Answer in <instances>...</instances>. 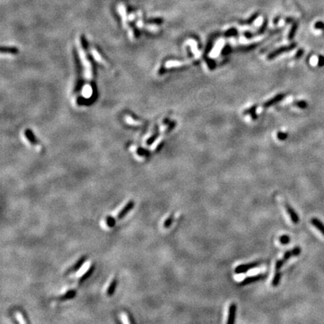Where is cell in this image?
<instances>
[{
	"mask_svg": "<svg viewBox=\"0 0 324 324\" xmlns=\"http://www.w3.org/2000/svg\"><path fill=\"white\" fill-rule=\"evenodd\" d=\"M78 44V51H79V56H80V60L82 62V64L84 67V75L86 80H90L92 77V65L91 63L90 62L89 59H87L86 54L85 51H83V48L81 47L80 43Z\"/></svg>",
	"mask_w": 324,
	"mask_h": 324,
	"instance_id": "cell-1",
	"label": "cell"
},
{
	"mask_svg": "<svg viewBox=\"0 0 324 324\" xmlns=\"http://www.w3.org/2000/svg\"><path fill=\"white\" fill-rule=\"evenodd\" d=\"M260 265V262H252V263H248L246 264H242V265H239L238 266L236 267L235 269V273L236 274H242V273H245L248 271H249L252 269L256 268L257 266Z\"/></svg>",
	"mask_w": 324,
	"mask_h": 324,
	"instance_id": "cell-2",
	"label": "cell"
},
{
	"mask_svg": "<svg viewBox=\"0 0 324 324\" xmlns=\"http://www.w3.org/2000/svg\"><path fill=\"white\" fill-rule=\"evenodd\" d=\"M86 259H87V256H86V255L82 256V257H81L74 264V265L71 266L70 268L68 269L67 271L65 272V275H69V274L76 273V272L78 271L81 267H82V266L83 265L84 263H85Z\"/></svg>",
	"mask_w": 324,
	"mask_h": 324,
	"instance_id": "cell-3",
	"label": "cell"
},
{
	"mask_svg": "<svg viewBox=\"0 0 324 324\" xmlns=\"http://www.w3.org/2000/svg\"><path fill=\"white\" fill-rule=\"evenodd\" d=\"M236 312H237V306L236 304L232 303L231 304L228 310V318L227 320V324H233L236 322Z\"/></svg>",
	"mask_w": 324,
	"mask_h": 324,
	"instance_id": "cell-4",
	"label": "cell"
},
{
	"mask_svg": "<svg viewBox=\"0 0 324 324\" xmlns=\"http://www.w3.org/2000/svg\"><path fill=\"white\" fill-rule=\"evenodd\" d=\"M266 278V275H263V274H259V275H254V276H249V277H247L246 278H245L242 282H240L239 285H241V286H245V285L254 283V282H256V281H260V280L263 279V278Z\"/></svg>",
	"mask_w": 324,
	"mask_h": 324,
	"instance_id": "cell-5",
	"label": "cell"
},
{
	"mask_svg": "<svg viewBox=\"0 0 324 324\" xmlns=\"http://www.w3.org/2000/svg\"><path fill=\"white\" fill-rule=\"evenodd\" d=\"M285 208H286L287 212L290 217H291V221H292V222L295 224H297L299 222V218L298 214L296 213V212L294 210V209L293 208L289 203L285 204Z\"/></svg>",
	"mask_w": 324,
	"mask_h": 324,
	"instance_id": "cell-6",
	"label": "cell"
},
{
	"mask_svg": "<svg viewBox=\"0 0 324 324\" xmlns=\"http://www.w3.org/2000/svg\"><path fill=\"white\" fill-rule=\"evenodd\" d=\"M134 200H130V201L128 202L127 203L125 204V206L122 209L121 211L118 213L117 218H119V219H122V218H124V217L125 216V215H127V214L129 213L133 208H134Z\"/></svg>",
	"mask_w": 324,
	"mask_h": 324,
	"instance_id": "cell-7",
	"label": "cell"
},
{
	"mask_svg": "<svg viewBox=\"0 0 324 324\" xmlns=\"http://www.w3.org/2000/svg\"><path fill=\"white\" fill-rule=\"evenodd\" d=\"M311 223L324 236V224L320 220H319L318 218H313L311 220Z\"/></svg>",
	"mask_w": 324,
	"mask_h": 324,
	"instance_id": "cell-8",
	"label": "cell"
},
{
	"mask_svg": "<svg viewBox=\"0 0 324 324\" xmlns=\"http://www.w3.org/2000/svg\"><path fill=\"white\" fill-rule=\"evenodd\" d=\"M116 287H117V279L115 278L112 280L111 283L110 284L109 287H108L107 291V295L108 296H113V294L115 293V291H116Z\"/></svg>",
	"mask_w": 324,
	"mask_h": 324,
	"instance_id": "cell-9",
	"label": "cell"
},
{
	"mask_svg": "<svg viewBox=\"0 0 324 324\" xmlns=\"http://www.w3.org/2000/svg\"><path fill=\"white\" fill-rule=\"evenodd\" d=\"M76 296V291L74 290H71V291H67L66 293H65L62 296H59V299L61 301H66L69 300V299H73V298L75 297Z\"/></svg>",
	"mask_w": 324,
	"mask_h": 324,
	"instance_id": "cell-10",
	"label": "cell"
},
{
	"mask_svg": "<svg viewBox=\"0 0 324 324\" xmlns=\"http://www.w3.org/2000/svg\"><path fill=\"white\" fill-rule=\"evenodd\" d=\"M95 265H92L91 266H90V268H89V269L87 270V271L86 272V273H84L83 275H82V276H81V278H80V283L83 282V281H85L86 280L88 279L89 278H90V277H91V275L94 273V270H95Z\"/></svg>",
	"mask_w": 324,
	"mask_h": 324,
	"instance_id": "cell-11",
	"label": "cell"
},
{
	"mask_svg": "<svg viewBox=\"0 0 324 324\" xmlns=\"http://www.w3.org/2000/svg\"><path fill=\"white\" fill-rule=\"evenodd\" d=\"M91 53H92V56H93L94 59H95V60L98 62L101 63V64L106 65V62H105V61L104 60V59L101 57V56L100 55V53H98V52L96 50L92 49L91 50Z\"/></svg>",
	"mask_w": 324,
	"mask_h": 324,
	"instance_id": "cell-12",
	"label": "cell"
},
{
	"mask_svg": "<svg viewBox=\"0 0 324 324\" xmlns=\"http://www.w3.org/2000/svg\"><path fill=\"white\" fill-rule=\"evenodd\" d=\"M82 94H83V97H85V98H89L90 97H91V95L92 94V87L90 86V85L84 86Z\"/></svg>",
	"mask_w": 324,
	"mask_h": 324,
	"instance_id": "cell-13",
	"label": "cell"
},
{
	"mask_svg": "<svg viewBox=\"0 0 324 324\" xmlns=\"http://www.w3.org/2000/svg\"><path fill=\"white\" fill-rule=\"evenodd\" d=\"M281 273H280L279 270H276V272H275V275H274V277H273V282H272V284H273V287L278 286V284H279L280 282V281H281Z\"/></svg>",
	"mask_w": 324,
	"mask_h": 324,
	"instance_id": "cell-14",
	"label": "cell"
},
{
	"mask_svg": "<svg viewBox=\"0 0 324 324\" xmlns=\"http://www.w3.org/2000/svg\"><path fill=\"white\" fill-rule=\"evenodd\" d=\"M125 122L127 123V124L130 125H141L140 122L135 120V119H134L133 118L131 117L130 116H126L125 117Z\"/></svg>",
	"mask_w": 324,
	"mask_h": 324,
	"instance_id": "cell-15",
	"label": "cell"
},
{
	"mask_svg": "<svg viewBox=\"0 0 324 324\" xmlns=\"http://www.w3.org/2000/svg\"><path fill=\"white\" fill-rule=\"evenodd\" d=\"M173 219H174V215H173V214H172V215H170V216L165 220L164 223V227L165 228L170 227L173 222Z\"/></svg>",
	"mask_w": 324,
	"mask_h": 324,
	"instance_id": "cell-16",
	"label": "cell"
},
{
	"mask_svg": "<svg viewBox=\"0 0 324 324\" xmlns=\"http://www.w3.org/2000/svg\"><path fill=\"white\" fill-rule=\"evenodd\" d=\"M279 242L282 245H287L291 242V238L287 235H283L279 238Z\"/></svg>",
	"mask_w": 324,
	"mask_h": 324,
	"instance_id": "cell-17",
	"label": "cell"
},
{
	"mask_svg": "<svg viewBox=\"0 0 324 324\" xmlns=\"http://www.w3.org/2000/svg\"><path fill=\"white\" fill-rule=\"evenodd\" d=\"M285 260H284V259H281V260H277L276 263H275V269L276 270H279L281 268V267L283 266L284 264L285 263Z\"/></svg>",
	"mask_w": 324,
	"mask_h": 324,
	"instance_id": "cell-18",
	"label": "cell"
},
{
	"mask_svg": "<svg viewBox=\"0 0 324 324\" xmlns=\"http://www.w3.org/2000/svg\"><path fill=\"white\" fill-rule=\"evenodd\" d=\"M301 248L300 247H298V246H296V247H295L294 248L292 249V253H293V256L294 257H297V256H299V254H301Z\"/></svg>",
	"mask_w": 324,
	"mask_h": 324,
	"instance_id": "cell-19",
	"label": "cell"
},
{
	"mask_svg": "<svg viewBox=\"0 0 324 324\" xmlns=\"http://www.w3.org/2000/svg\"><path fill=\"white\" fill-rule=\"evenodd\" d=\"M291 257H293V253H292V250H290V251H287L286 252H285L284 254V257H283V259L285 260V261H287V260H289L290 258H291Z\"/></svg>",
	"mask_w": 324,
	"mask_h": 324,
	"instance_id": "cell-20",
	"label": "cell"
},
{
	"mask_svg": "<svg viewBox=\"0 0 324 324\" xmlns=\"http://www.w3.org/2000/svg\"><path fill=\"white\" fill-rule=\"evenodd\" d=\"M296 106L302 108V109H304V108H305L306 107L308 106L307 103H306V102H305V101H296Z\"/></svg>",
	"mask_w": 324,
	"mask_h": 324,
	"instance_id": "cell-21",
	"label": "cell"
},
{
	"mask_svg": "<svg viewBox=\"0 0 324 324\" xmlns=\"http://www.w3.org/2000/svg\"><path fill=\"white\" fill-rule=\"evenodd\" d=\"M107 224L108 226L111 227L114 226L115 225L114 218H113L112 217H108V218H107Z\"/></svg>",
	"mask_w": 324,
	"mask_h": 324,
	"instance_id": "cell-22",
	"label": "cell"
},
{
	"mask_svg": "<svg viewBox=\"0 0 324 324\" xmlns=\"http://www.w3.org/2000/svg\"><path fill=\"white\" fill-rule=\"evenodd\" d=\"M314 27H315V29H318V30H323L324 23L323 22H321V21H320V22H317L316 23L315 26H314Z\"/></svg>",
	"mask_w": 324,
	"mask_h": 324,
	"instance_id": "cell-23",
	"label": "cell"
},
{
	"mask_svg": "<svg viewBox=\"0 0 324 324\" xmlns=\"http://www.w3.org/2000/svg\"><path fill=\"white\" fill-rule=\"evenodd\" d=\"M318 66L319 67H323V66L324 65V56H319V59H318Z\"/></svg>",
	"mask_w": 324,
	"mask_h": 324,
	"instance_id": "cell-24",
	"label": "cell"
}]
</instances>
